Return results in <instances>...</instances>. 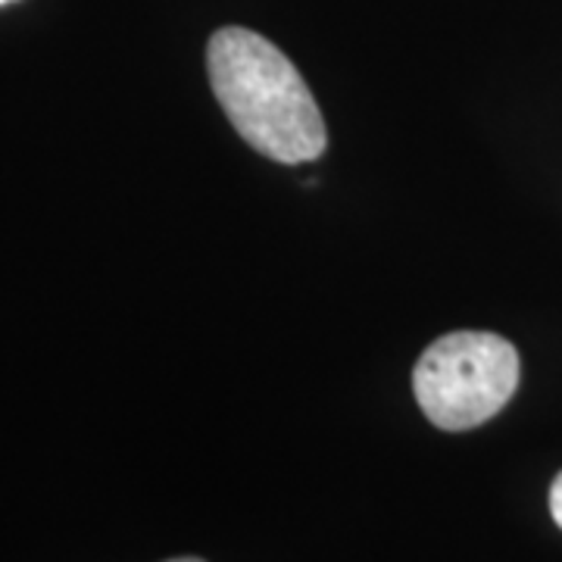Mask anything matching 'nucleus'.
I'll list each match as a JSON object with an SVG mask.
<instances>
[{
  "mask_svg": "<svg viewBox=\"0 0 562 562\" xmlns=\"http://www.w3.org/2000/svg\"><path fill=\"white\" fill-rule=\"evenodd\" d=\"M206 69L222 113L257 154L297 166L328 147L319 103L272 41L225 25L210 38Z\"/></svg>",
  "mask_w": 562,
  "mask_h": 562,
  "instance_id": "nucleus-1",
  "label": "nucleus"
},
{
  "mask_svg": "<svg viewBox=\"0 0 562 562\" xmlns=\"http://www.w3.org/2000/svg\"><path fill=\"white\" fill-rule=\"evenodd\" d=\"M519 384V350L494 331H450L413 369L425 419L443 431H469L494 419Z\"/></svg>",
  "mask_w": 562,
  "mask_h": 562,
  "instance_id": "nucleus-2",
  "label": "nucleus"
},
{
  "mask_svg": "<svg viewBox=\"0 0 562 562\" xmlns=\"http://www.w3.org/2000/svg\"><path fill=\"white\" fill-rule=\"evenodd\" d=\"M550 513H553V522L562 528V472L550 484Z\"/></svg>",
  "mask_w": 562,
  "mask_h": 562,
  "instance_id": "nucleus-3",
  "label": "nucleus"
},
{
  "mask_svg": "<svg viewBox=\"0 0 562 562\" xmlns=\"http://www.w3.org/2000/svg\"><path fill=\"white\" fill-rule=\"evenodd\" d=\"M169 562H203V560H194V557H184V560H169Z\"/></svg>",
  "mask_w": 562,
  "mask_h": 562,
  "instance_id": "nucleus-4",
  "label": "nucleus"
},
{
  "mask_svg": "<svg viewBox=\"0 0 562 562\" xmlns=\"http://www.w3.org/2000/svg\"><path fill=\"white\" fill-rule=\"evenodd\" d=\"M7 3H16V0H0V7H7Z\"/></svg>",
  "mask_w": 562,
  "mask_h": 562,
  "instance_id": "nucleus-5",
  "label": "nucleus"
}]
</instances>
